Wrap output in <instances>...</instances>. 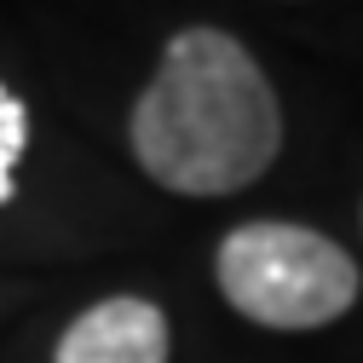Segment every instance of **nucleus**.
Wrapping results in <instances>:
<instances>
[{"label": "nucleus", "instance_id": "obj_2", "mask_svg": "<svg viewBox=\"0 0 363 363\" xmlns=\"http://www.w3.org/2000/svg\"><path fill=\"white\" fill-rule=\"evenodd\" d=\"M213 277L219 294L265 329H323L357 300L352 254L294 219H248L225 231Z\"/></svg>", "mask_w": 363, "mask_h": 363}, {"label": "nucleus", "instance_id": "obj_1", "mask_svg": "<svg viewBox=\"0 0 363 363\" xmlns=\"http://www.w3.org/2000/svg\"><path fill=\"white\" fill-rule=\"evenodd\" d=\"M139 167L179 196H231L277 162L283 110L254 52L225 29H179L133 104Z\"/></svg>", "mask_w": 363, "mask_h": 363}, {"label": "nucleus", "instance_id": "obj_4", "mask_svg": "<svg viewBox=\"0 0 363 363\" xmlns=\"http://www.w3.org/2000/svg\"><path fill=\"white\" fill-rule=\"evenodd\" d=\"M29 150V110L12 86H0V202L12 196V179H18V162Z\"/></svg>", "mask_w": 363, "mask_h": 363}, {"label": "nucleus", "instance_id": "obj_3", "mask_svg": "<svg viewBox=\"0 0 363 363\" xmlns=\"http://www.w3.org/2000/svg\"><path fill=\"white\" fill-rule=\"evenodd\" d=\"M52 363H167V317L156 300L110 294L58 335Z\"/></svg>", "mask_w": 363, "mask_h": 363}]
</instances>
